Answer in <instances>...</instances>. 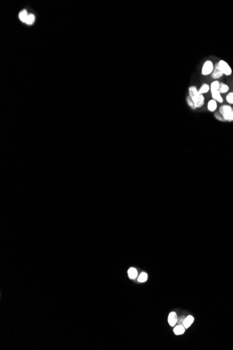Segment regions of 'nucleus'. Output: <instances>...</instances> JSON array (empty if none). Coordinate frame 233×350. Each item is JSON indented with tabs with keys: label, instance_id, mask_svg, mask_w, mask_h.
<instances>
[{
	"label": "nucleus",
	"instance_id": "obj_1",
	"mask_svg": "<svg viewBox=\"0 0 233 350\" xmlns=\"http://www.w3.org/2000/svg\"><path fill=\"white\" fill-rule=\"evenodd\" d=\"M189 97L193 101L196 108H201L205 104V97L203 95H200L196 86H191L189 88Z\"/></svg>",
	"mask_w": 233,
	"mask_h": 350
},
{
	"label": "nucleus",
	"instance_id": "obj_2",
	"mask_svg": "<svg viewBox=\"0 0 233 350\" xmlns=\"http://www.w3.org/2000/svg\"><path fill=\"white\" fill-rule=\"evenodd\" d=\"M219 115L223 121L232 122L233 121L232 108L229 105H223L219 108Z\"/></svg>",
	"mask_w": 233,
	"mask_h": 350
},
{
	"label": "nucleus",
	"instance_id": "obj_3",
	"mask_svg": "<svg viewBox=\"0 0 233 350\" xmlns=\"http://www.w3.org/2000/svg\"><path fill=\"white\" fill-rule=\"evenodd\" d=\"M218 66H219V69L222 71V73L223 74V75L230 76L231 74H232V68H231V66L229 65L227 62L223 60V59H221V60L218 62Z\"/></svg>",
	"mask_w": 233,
	"mask_h": 350
},
{
	"label": "nucleus",
	"instance_id": "obj_4",
	"mask_svg": "<svg viewBox=\"0 0 233 350\" xmlns=\"http://www.w3.org/2000/svg\"><path fill=\"white\" fill-rule=\"evenodd\" d=\"M214 64L211 60H207L203 64V68H202V74L203 76H209L212 74L214 71Z\"/></svg>",
	"mask_w": 233,
	"mask_h": 350
},
{
	"label": "nucleus",
	"instance_id": "obj_5",
	"mask_svg": "<svg viewBox=\"0 0 233 350\" xmlns=\"http://www.w3.org/2000/svg\"><path fill=\"white\" fill-rule=\"evenodd\" d=\"M223 76V74L222 73L221 69H219V66H218V63H216V64H215V66H214V71H213V72L212 74V78L216 80V79L220 78H221Z\"/></svg>",
	"mask_w": 233,
	"mask_h": 350
},
{
	"label": "nucleus",
	"instance_id": "obj_6",
	"mask_svg": "<svg viewBox=\"0 0 233 350\" xmlns=\"http://www.w3.org/2000/svg\"><path fill=\"white\" fill-rule=\"evenodd\" d=\"M178 318L177 314L174 312H172L169 314L168 316V323L171 326H174L177 323Z\"/></svg>",
	"mask_w": 233,
	"mask_h": 350
},
{
	"label": "nucleus",
	"instance_id": "obj_7",
	"mask_svg": "<svg viewBox=\"0 0 233 350\" xmlns=\"http://www.w3.org/2000/svg\"><path fill=\"white\" fill-rule=\"evenodd\" d=\"M217 108H218L217 101H215L214 99H213L208 101V104H207V109H208L209 111H210V112L216 111V109H217Z\"/></svg>",
	"mask_w": 233,
	"mask_h": 350
},
{
	"label": "nucleus",
	"instance_id": "obj_8",
	"mask_svg": "<svg viewBox=\"0 0 233 350\" xmlns=\"http://www.w3.org/2000/svg\"><path fill=\"white\" fill-rule=\"evenodd\" d=\"M193 321H194V317L191 316V315H189L188 317H186L184 320L183 326H184L185 329H188V328L190 327L191 325L193 324Z\"/></svg>",
	"mask_w": 233,
	"mask_h": 350
},
{
	"label": "nucleus",
	"instance_id": "obj_9",
	"mask_svg": "<svg viewBox=\"0 0 233 350\" xmlns=\"http://www.w3.org/2000/svg\"><path fill=\"white\" fill-rule=\"evenodd\" d=\"M211 93H212V97L213 99H214V100L216 101L218 103L223 102V97H222L221 94V92H219V90H217V91L215 92H212Z\"/></svg>",
	"mask_w": 233,
	"mask_h": 350
},
{
	"label": "nucleus",
	"instance_id": "obj_10",
	"mask_svg": "<svg viewBox=\"0 0 233 350\" xmlns=\"http://www.w3.org/2000/svg\"><path fill=\"white\" fill-rule=\"evenodd\" d=\"M185 332V327L182 325H181V324H179V325L177 326L174 327V333L175 335H181L183 334Z\"/></svg>",
	"mask_w": 233,
	"mask_h": 350
},
{
	"label": "nucleus",
	"instance_id": "obj_11",
	"mask_svg": "<svg viewBox=\"0 0 233 350\" xmlns=\"http://www.w3.org/2000/svg\"><path fill=\"white\" fill-rule=\"evenodd\" d=\"M209 90H210V85L207 84V83H204V84L202 85V86L200 87V90H198V92H199L200 95H203V94L207 93Z\"/></svg>",
	"mask_w": 233,
	"mask_h": 350
},
{
	"label": "nucleus",
	"instance_id": "obj_12",
	"mask_svg": "<svg viewBox=\"0 0 233 350\" xmlns=\"http://www.w3.org/2000/svg\"><path fill=\"white\" fill-rule=\"evenodd\" d=\"M128 275H129V278L132 279V280H134V279H136L138 276L137 270L134 268H129V271H128Z\"/></svg>",
	"mask_w": 233,
	"mask_h": 350
},
{
	"label": "nucleus",
	"instance_id": "obj_13",
	"mask_svg": "<svg viewBox=\"0 0 233 350\" xmlns=\"http://www.w3.org/2000/svg\"><path fill=\"white\" fill-rule=\"evenodd\" d=\"M220 85H221V83H220L219 81H213V82L211 83V85H210L211 92L217 91V90H219Z\"/></svg>",
	"mask_w": 233,
	"mask_h": 350
},
{
	"label": "nucleus",
	"instance_id": "obj_14",
	"mask_svg": "<svg viewBox=\"0 0 233 350\" xmlns=\"http://www.w3.org/2000/svg\"><path fill=\"white\" fill-rule=\"evenodd\" d=\"M229 90H230V88H229V86L226 84H225V83H221V85H220V88H219V92H221V94H225V93H227V92L229 91Z\"/></svg>",
	"mask_w": 233,
	"mask_h": 350
},
{
	"label": "nucleus",
	"instance_id": "obj_15",
	"mask_svg": "<svg viewBox=\"0 0 233 350\" xmlns=\"http://www.w3.org/2000/svg\"><path fill=\"white\" fill-rule=\"evenodd\" d=\"M28 14H27V11H21L20 13L19 14V18L20 19V21L22 22H23V23H26L27 21V18H28Z\"/></svg>",
	"mask_w": 233,
	"mask_h": 350
},
{
	"label": "nucleus",
	"instance_id": "obj_16",
	"mask_svg": "<svg viewBox=\"0 0 233 350\" xmlns=\"http://www.w3.org/2000/svg\"><path fill=\"white\" fill-rule=\"evenodd\" d=\"M147 280V274L146 273H142L141 275L138 277V282H145Z\"/></svg>",
	"mask_w": 233,
	"mask_h": 350
},
{
	"label": "nucleus",
	"instance_id": "obj_17",
	"mask_svg": "<svg viewBox=\"0 0 233 350\" xmlns=\"http://www.w3.org/2000/svg\"><path fill=\"white\" fill-rule=\"evenodd\" d=\"M227 102L230 104H233V92H229L225 97Z\"/></svg>",
	"mask_w": 233,
	"mask_h": 350
},
{
	"label": "nucleus",
	"instance_id": "obj_18",
	"mask_svg": "<svg viewBox=\"0 0 233 350\" xmlns=\"http://www.w3.org/2000/svg\"><path fill=\"white\" fill-rule=\"evenodd\" d=\"M186 101H187V104H188L189 106H190L192 109H196V107H195L193 101H192V99H191V97H189V96H188V97H186Z\"/></svg>",
	"mask_w": 233,
	"mask_h": 350
},
{
	"label": "nucleus",
	"instance_id": "obj_19",
	"mask_svg": "<svg viewBox=\"0 0 233 350\" xmlns=\"http://www.w3.org/2000/svg\"><path fill=\"white\" fill-rule=\"evenodd\" d=\"M34 19H35V18H34V16L33 15V14H30V15L28 16V18H27V19L26 23L28 25L32 24V23L34 22Z\"/></svg>",
	"mask_w": 233,
	"mask_h": 350
},
{
	"label": "nucleus",
	"instance_id": "obj_20",
	"mask_svg": "<svg viewBox=\"0 0 233 350\" xmlns=\"http://www.w3.org/2000/svg\"><path fill=\"white\" fill-rule=\"evenodd\" d=\"M232 114H233V108H232Z\"/></svg>",
	"mask_w": 233,
	"mask_h": 350
}]
</instances>
